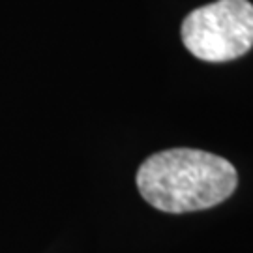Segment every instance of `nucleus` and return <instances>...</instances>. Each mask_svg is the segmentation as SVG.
I'll use <instances>...</instances> for the list:
<instances>
[{"label":"nucleus","mask_w":253,"mask_h":253,"mask_svg":"<svg viewBox=\"0 0 253 253\" xmlns=\"http://www.w3.org/2000/svg\"><path fill=\"white\" fill-rule=\"evenodd\" d=\"M238 174L233 163L216 154L172 148L152 154L137 171L143 199L167 214L207 210L233 195Z\"/></svg>","instance_id":"f257e3e1"},{"label":"nucleus","mask_w":253,"mask_h":253,"mask_svg":"<svg viewBox=\"0 0 253 253\" xmlns=\"http://www.w3.org/2000/svg\"><path fill=\"white\" fill-rule=\"evenodd\" d=\"M182 42L205 62H229L253 47V4L217 0L193 9L182 23Z\"/></svg>","instance_id":"f03ea898"}]
</instances>
